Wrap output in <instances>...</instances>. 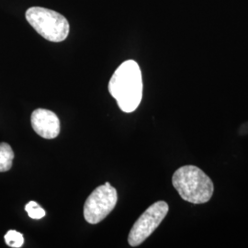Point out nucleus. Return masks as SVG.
<instances>
[{
    "instance_id": "2",
    "label": "nucleus",
    "mask_w": 248,
    "mask_h": 248,
    "mask_svg": "<svg viewBox=\"0 0 248 248\" xmlns=\"http://www.w3.org/2000/svg\"><path fill=\"white\" fill-rule=\"evenodd\" d=\"M172 183L180 197L190 203L208 202L214 191L212 179L195 166L177 169L172 177Z\"/></svg>"
},
{
    "instance_id": "6",
    "label": "nucleus",
    "mask_w": 248,
    "mask_h": 248,
    "mask_svg": "<svg viewBox=\"0 0 248 248\" xmlns=\"http://www.w3.org/2000/svg\"><path fill=\"white\" fill-rule=\"evenodd\" d=\"M31 121L35 133L45 139H54L60 133V121L51 110L37 108L32 112Z\"/></svg>"
},
{
    "instance_id": "3",
    "label": "nucleus",
    "mask_w": 248,
    "mask_h": 248,
    "mask_svg": "<svg viewBox=\"0 0 248 248\" xmlns=\"http://www.w3.org/2000/svg\"><path fill=\"white\" fill-rule=\"evenodd\" d=\"M26 19L36 31L53 43L64 41L69 34V22L62 14L42 7H31L26 11Z\"/></svg>"
},
{
    "instance_id": "8",
    "label": "nucleus",
    "mask_w": 248,
    "mask_h": 248,
    "mask_svg": "<svg viewBox=\"0 0 248 248\" xmlns=\"http://www.w3.org/2000/svg\"><path fill=\"white\" fill-rule=\"evenodd\" d=\"M4 239H5L6 244L10 248H21L23 246V244H24L23 234L15 230H9L5 234Z\"/></svg>"
},
{
    "instance_id": "1",
    "label": "nucleus",
    "mask_w": 248,
    "mask_h": 248,
    "mask_svg": "<svg viewBox=\"0 0 248 248\" xmlns=\"http://www.w3.org/2000/svg\"><path fill=\"white\" fill-rule=\"evenodd\" d=\"M108 91L124 112L134 111L142 98V72L139 64L133 60L123 62L109 80Z\"/></svg>"
},
{
    "instance_id": "5",
    "label": "nucleus",
    "mask_w": 248,
    "mask_h": 248,
    "mask_svg": "<svg viewBox=\"0 0 248 248\" xmlns=\"http://www.w3.org/2000/svg\"><path fill=\"white\" fill-rule=\"evenodd\" d=\"M169 210V205L163 201L151 205L133 224L128 236L129 245L138 247L147 239L165 219Z\"/></svg>"
},
{
    "instance_id": "9",
    "label": "nucleus",
    "mask_w": 248,
    "mask_h": 248,
    "mask_svg": "<svg viewBox=\"0 0 248 248\" xmlns=\"http://www.w3.org/2000/svg\"><path fill=\"white\" fill-rule=\"evenodd\" d=\"M25 211L28 213V215L33 220H40V219L44 218L46 214L45 210L33 201H31L27 204L25 206Z\"/></svg>"
},
{
    "instance_id": "4",
    "label": "nucleus",
    "mask_w": 248,
    "mask_h": 248,
    "mask_svg": "<svg viewBox=\"0 0 248 248\" xmlns=\"http://www.w3.org/2000/svg\"><path fill=\"white\" fill-rule=\"evenodd\" d=\"M117 200V190L108 182L98 186L84 205L85 220L91 224L101 222L114 209Z\"/></svg>"
},
{
    "instance_id": "7",
    "label": "nucleus",
    "mask_w": 248,
    "mask_h": 248,
    "mask_svg": "<svg viewBox=\"0 0 248 248\" xmlns=\"http://www.w3.org/2000/svg\"><path fill=\"white\" fill-rule=\"evenodd\" d=\"M14 152L7 142H0V172H7L12 168Z\"/></svg>"
}]
</instances>
